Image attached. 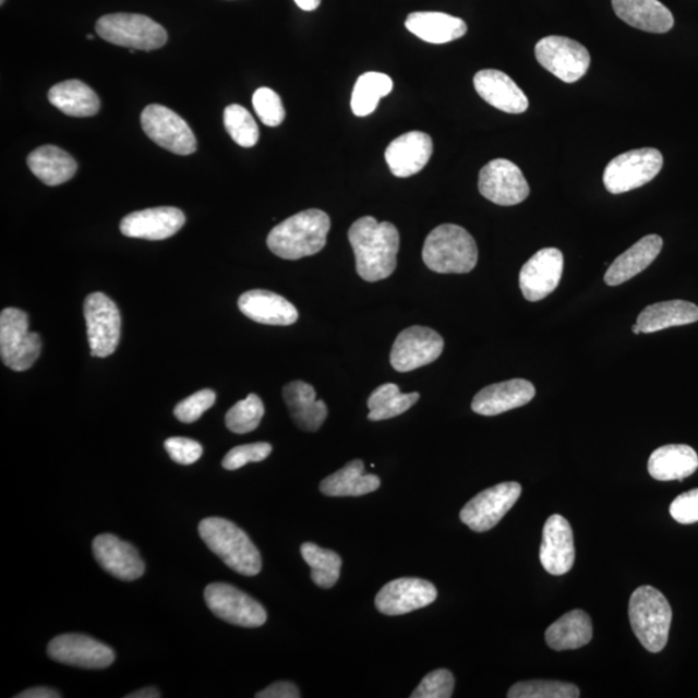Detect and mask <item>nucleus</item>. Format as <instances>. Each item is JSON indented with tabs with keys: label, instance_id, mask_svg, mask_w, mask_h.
Segmentation results:
<instances>
[{
	"label": "nucleus",
	"instance_id": "obj_1",
	"mask_svg": "<svg viewBox=\"0 0 698 698\" xmlns=\"http://www.w3.org/2000/svg\"><path fill=\"white\" fill-rule=\"evenodd\" d=\"M348 240L353 249L356 270L362 279L376 282L394 274L400 234L393 222H380L373 216H364L349 228Z\"/></svg>",
	"mask_w": 698,
	"mask_h": 698
},
{
	"label": "nucleus",
	"instance_id": "obj_2",
	"mask_svg": "<svg viewBox=\"0 0 698 698\" xmlns=\"http://www.w3.org/2000/svg\"><path fill=\"white\" fill-rule=\"evenodd\" d=\"M329 230V215L317 208L305 209L272 229L267 244L281 260L298 261L320 253Z\"/></svg>",
	"mask_w": 698,
	"mask_h": 698
},
{
	"label": "nucleus",
	"instance_id": "obj_3",
	"mask_svg": "<svg viewBox=\"0 0 698 698\" xmlns=\"http://www.w3.org/2000/svg\"><path fill=\"white\" fill-rule=\"evenodd\" d=\"M198 532L209 551L237 574L254 577L262 570L260 550L234 522L206 518L200 522Z\"/></svg>",
	"mask_w": 698,
	"mask_h": 698
},
{
	"label": "nucleus",
	"instance_id": "obj_4",
	"mask_svg": "<svg viewBox=\"0 0 698 698\" xmlns=\"http://www.w3.org/2000/svg\"><path fill=\"white\" fill-rule=\"evenodd\" d=\"M423 262L436 274H469L478 264V246L473 237L456 225L438 226L428 236Z\"/></svg>",
	"mask_w": 698,
	"mask_h": 698
},
{
	"label": "nucleus",
	"instance_id": "obj_5",
	"mask_svg": "<svg viewBox=\"0 0 698 698\" xmlns=\"http://www.w3.org/2000/svg\"><path fill=\"white\" fill-rule=\"evenodd\" d=\"M628 617L641 646L659 653L666 647L673 611L667 599L652 586H641L633 592L628 603Z\"/></svg>",
	"mask_w": 698,
	"mask_h": 698
},
{
	"label": "nucleus",
	"instance_id": "obj_6",
	"mask_svg": "<svg viewBox=\"0 0 698 698\" xmlns=\"http://www.w3.org/2000/svg\"><path fill=\"white\" fill-rule=\"evenodd\" d=\"M96 33L111 45L131 50L155 51L167 44V32L163 25L148 16L136 13H111L96 23Z\"/></svg>",
	"mask_w": 698,
	"mask_h": 698
},
{
	"label": "nucleus",
	"instance_id": "obj_7",
	"mask_svg": "<svg viewBox=\"0 0 698 698\" xmlns=\"http://www.w3.org/2000/svg\"><path fill=\"white\" fill-rule=\"evenodd\" d=\"M41 339L29 332V317L19 309H5L0 313V358L7 368L25 372L38 360Z\"/></svg>",
	"mask_w": 698,
	"mask_h": 698
},
{
	"label": "nucleus",
	"instance_id": "obj_8",
	"mask_svg": "<svg viewBox=\"0 0 698 698\" xmlns=\"http://www.w3.org/2000/svg\"><path fill=\"white\" fill-rule=\"evenodd\" d=\"M661 152L654 148L628 151L613 158L604 171V185L612 194H623L643 186L660 173Z\"/></svg>",
	"mask_w": 698,
	"mask_h": 698
},
{
	"label": "nucleus",
	"instance_id": "obj_9",
	"mask_svg": "<svg viewBox=\"0 0 698 698\" xmlns=\"http://www.w3.org/2000/svg\"><path fill=\"white\" fill-rule=\"evenodd\" d=\"M85 318L91 356L108 358L121 339V313L117 304L103 292H94L85 300Z\"/></svg>",
	"mask_w": 698,
	"mask_h": 698
},
{
	"label": "nucleus",
	"instance_id": "obj_10",
	"mask_svg": "<svg viewBox=\"0 0 698 698\" xmlns=\"http://www.w3.org/2000/svg\"><path fill=\"white\" fill-rule=\"evenodd\" d=\"M535 58L540 64L565 83H575L588 73L590 53L577 40L567 37L542 38L535 45Z\"/></svg>",
	"mask_w": 698,
	"mask_h": 698
},
{
	"label": "nucleus",
	"instance_id": "obj_11",
	"mask_svg": "<svg viewBox=\"0 0 698 698\" xmlns=\"http://www.w3.org/2000/svg\"><path fill=\"white\" fill-rule=\"evenodd\" d=\"M143 130L153 142L179 156H190L197 151V140L190 124L173 110L153 104L142 113Z\"/></svg>",
	"mask_w": 698,
	"mask_h": 698
},
{
	"label": "nucleus",
	"instance_id": "obj_12",
	"mask_svg": "<svg viewBox=\"0 0 698 698\" xmlns=\"http://www.w3.org/2000/svg\"><path fill=\"white\" fill-rule=\"evenodd\" d=\"M206 604L216 617L241 627H261L267 623V612L254 598L232 585L216 582L205 590Z\"/></svg>",
	"mask_w": 698,
	"mask_h": 698
},
{
	"label": "nucleus",
	"instance_id": "obj_13",
	"mask_svg": "<svg viewBox=\"0 0 698 698\" xmlns=\"http://www.w3.org/2000/svg\"><path fill=\"white\" fill-rule=\"evenodd\" d=\"M521 495L519 483H502L473 497L460 512V520L473 532L491 530L514 507Z\"/></svg>",
	"mask_w": 698,
	"mask_h": 698
},
{
	"label": "nucleus",
	"instance_id": "obj_14",
	"mask_svg": "<svg viewBox=\"0 0 698 698\" xmlns=\"http://www.w3.org/2000/svg\"><path fill=\"white\" fill-rule=\"evenodd\" d=\"M443 351L442 335L430 327L411 326L397 335L390 351V365L396 372H413L418 368L432 364Z\"/></svg>",
	"mask_w": 698,
	"mask_h": 698
},
{
	"label": "nucleus",
	"instance_id": "obj_15",
	"mask_svg": "<svg viewBox=\"0 0 698 698\" xmlns=\"http://www.w3.org/2000/svg\"><path fill=\"white\" fill-rule=\"evenodd\" d=\"M479 191L500 206H515L528 198L530 188L518 166L512 160L493 159L481 169Z\"/></svg>",
	"mask_w": 698,
	"mask_h": 698
},
{
	"label": "nucleus",
	"instance_id": "obj_16",
	"mask_svg": "<svg viewBox=\"0 0 698 698\" xmlns=\"http://www.w3.org/2000/svg\"><path fill=\"white\" fill-rule=\"evenodd\" d=\"M47 652L56 662L89 670L107 669L116 659L113 649L82 634H64L53 638Z\"/></svg>",
	"mask_w": 698,
	"mask_h": 698
},
{
	"label": "nucleus",
	"instance_id": "obj_17",
	"mask_svg": "<svg viewBox=\"0 0 698 698\" xmlns=\"http://www.w3.org/2000/svg\"><path fill=\"white\" fill-rule=\"evenodd\" d=\"M564 256L555 248L542 249L522 265L520 290L529 302H540L554 292L563 276Z\"/></svg>",
	"mask_w": 698,
	"mask_h": 698
},
{
	"label": "nucleus",
	"instance_id": "obj_18",
	"mask_svg": "<svg viewBox=\"0 0 698 698\" xmlns=\"http://www.w3.org/2000/svg\"><path fill=\"white\" fill-rule=\"evenodd\" d=\"M437 590L421 578H397L378 592L375 606L387 616H401L434 603Z\"/></svg>",
	"mask_w": 698,
	"mask_h": 698
},
{
	"label": "nucleus",
	"instance_id": "obj_19",
	"mask_svg": "<svg viewBox=\"0 0 698 698\" xmlns=\"http://www.w3.org/2000/svg\"><path fill=\"white\" fill-rule=\"evenodd\" d=\"M540 561L542 567L553 576H563L574 568L576 561L574 530L562 515L550 516L544 524Z\"/></svg>",
	"mask_w": 698,
	"mask_h": 698
},
{
	"label": "nucleus",
	"instance_id": "obj_20",
	"mask_svg": "<svg viewBox=\"0 0 698 698\" xmlns=\"http://www.w3.org/2000/svg\"><path fill=\"white\" fill-rule=\"evenodd\" d=\"M185 225V215L177 207L142 209L124 216L121 232L131 239L163 241L177 234Z\"/></svg>",
	"mask_w": 698,
	"mask_h": 698
},
{
	"label": "nucleus",
	"instance_id": "obj_21",
	"mask_svg": "<svg viewBox=\"0 0 698 698\" xmlns=\"http://www.w3.org/2000/svg\"><path fill=\"white\" fill-rule=\"evenodd\" d=\"M93 550L100 567L122 581H135L144 575L145 564L137 550L113 534L97 535Z\"/></svg>",
	"mask_w": 698,
	"mask_h": 698
},
{
	"label": "nucleus",
	"instance_id": "obj_22",
	"mask_svg": "<svg viewBox=\"0 0 698 698\" xmlns=\"http://www.w3.org/2000/svg\"><path fill=\"white\" fill-rule=\"evenodd\" d=\"M434 153L430 135L421 131H410L394 140L386 151L390 172L397 178H409L422 171Z\"/></svg>",
	"mask_w": 698,
	"mask_h": 698
},
{
	"label": "nucleus",
	"instance_id": "obj_23",
	"mask_svg": "<svg viewBox=\"0 0 698 698\" xmlns=\"http://www.w3.org/2000/svg\"><path fill=\"white\" fill-rule=\"evenodd\" d=\"M535 388L526 380H512L492 384L473 397L474 413L485 417L500 416L521 408L534 399Z\"/></svg>",
	"mask_w": 698,
	"mask_h": 698
},
{
	"label": "nucleus",
	"instance_id": "obj_24",
	"mask_svg": "<svg viewBox=\"0 0 698 698\" xmlns=\"http://www.w3.org/2000/svg\"><path fill=\"white\" fill-rule=\"evenodd\" d=\"M474 89L489 105L509 115H521L529 108L526 94L504 72L481 70L473 79Z\"/></svg>",
	"mask_w": 698,
	"mask_h": 698
},
{
	"label": "nucleus",
	"instance_id": "obj_25",
	"mask_svg": "<svg viewBox=\"0 0 698 698\" xmlns=\"http://www.w3.org/2000/svg\"><path fill=\"white\" fill-rule=\"evenodd\" d=\"M239 309L250 320L263 325L296 324L299 313L288 299L267 290H251L239 299Z\"/></svg>",
	"mask_w": 698,
	"mask_h": 698
},
{
	"label": "nucleus",
	"instance_id": "obj_26",
	"mask_svg": "<svg viewBox=\"0 0 698 698\" xmlns=\"http://www.w3.org/2000/svg\"><path fill=\"white\" fill-rule=\"evenodd\" d=\"M614 13L635 29L663 34L673 29L674 16L659 0H612Z\"/></svg>",
	"mask_w": 698,
	"mask_h": 698
},
{
	"label": "nucleus",
	"instance_id": "obj_27",
	"mask_svg": "<svg viewBox=\"0 0 698 698\" xmlns=\"http://www.w3.org/2000/svg\"><path fill=\"white\" fill-rule=\"evenodd\" d=\"M284 400L292 421L303 431H318L329 413L326 404L323 400H317L316 390L311 384L302 381L286 384Z\"/></svg>",
	"mask_w": 698,
	"mask_h": 698
},
{
	"label": "nucleus",
	"instance_id": "obj_28",
	"mask_svg": "<svg viewBox=\"0 0 698 698\" xmlns=\"http://www.w3.org/2000/svg\"><path fill=\"white\" fill-rule=\"evenodd\" d=\"M663 241L658 234H649L633 244L614 261L604 276L609 286L623 285L651 265L661 253Z\"/></svg>",
	"mask_w": 698,
	"mask_h": 698
},
{
	"label": "nucleus",
	"instance_id": "obj_29",
	"mask_svg": "<svg viewBox=\"0 0 698 698\" xmlns=\"http://www.w3.org/2000/svg\"><path fill=\"white\" fill-rule=\"evenodd\" d=\"M697 469L696 450L684 444L661 446L651 454L648 460L649 474L660 481H682L693 477Z\"/></svg>",
	"mask_w": 698,
	"mask_h": 698
},
{
	"label": "nucleus",
	"instance_id": "obj_30",
	"mask_svg": "<svg viewBox=\"0 0 698 698\" xmlns=\"http://www.w3.org/2000/svg\"><path fill=\"white\" fill-rule=\"evenodd\" d=\"M405 26L419 39L432 45H445L462 38L467 33V25L462 19L454 17L443 12L410 13Z\"/></svg>",
	"mask_w": 698,
	"mask_h": 698
},
{
	"label": "nucleus",
	"instance_id": "obj_31",
	"mask_svg": "<svg viewBox=\"0 0 698 698\" xmlns=\"http://www.w3.org/2000/svg\"><path fill=\"white\" fill-rule=\"evenodd\" d=\"M380 486V478L365 473L364 462L354 459L344 469L321 481L320 491L327 497H360L378 491Z\"/></svg>",
	"mask_w": 698,
	"mask_h": 698
},
{
	"label": "nucleus",
	"instance_id": "obj_32",
	"mask_svg": "<svg viewBox=\"0 0 698 698\" xmlns=\"http://www.w3.org/2000/svg\"><path fill=\"white\" fill-rule=\"evenodd\" d=\"M27 166L41 183L50 186L67 183L79 170L75 159L53 145L33 151L27 157Z\"/></svg>",
	"mask_w": 698,
	"mask_h": 698
},
{
	"label": "nucleus",
	"instance_id": "obj_33",
	"mask_svg": "<svg viewBox=\"0 0 698 698\" xmlns=\"http://www.w3.org/2000/svg\"><path fill=\"white\" fill-rule=\"evenodd\" d=\"M698 306L686 300H669V302L648 305L638 316L637 324L645 334L697 323Z\"/></svg>",
	"mask_w": 698,
	"mask_h": 698
},
{
	"label": "nucleus",
	"instance_id": "obj_34",
	"mask_svg": "<svg viewBox=\"0 0 698 698\" xmlns=\"http://www.w3.org/2000/svg\"><path fill=\"white\" fill-rule=\"evenodd\" d=\"M48 100L69 117H93L100 110L99 96L79 80L61 82L53 86L48 93Z\"/></svg>",
	"mask_w": 698,
	"mask_h": 698
},
{
	"label": "nucleus",
	"instance_id": "obj_35",
	"mask_svg": "<svg viewBox=\"0 0 698 698\" xmlns=\"http://www.w3.org/2000/svg\"><path fill=\"white\" fill-rule=\"evenodd\" d=\"M547 646L554 651H571L586 645L592 639V624L589 614L575 610L565 613L564 616L551 625L546 635Z\"/></svg>",
	"mask_w": 698,
	"mask_h": 698
},
{
	"label": "nucleus",
	"instance_id": "obj_36",
	"mask_svg": "<svg viewBox=\"0 0 698 698\" xmlns=\"http://www.w3.org/2000/svg\"><path fill=\"white\" fill-rule=\"evenodd\" d=\"M419 400V394H401L400 387L394 383L383 384L376 388L368 400L370 421L380 422L399 417Z\"/></svg>",
	"mask_w": 698,
	"mask_h": 698
},
{
	"label": "nucleus",
	"instance_id": "obj_37",
	"mask_svg": "<svg viewBox=\"0 0 698 698\" xmlns=\"http://www.w3.org/2000/svg\"><path fill=\"white\" fill-rule=\"evenodd\" d=\"M394 82L387 74H362L353 87L351 108L354 116L366 117L378 107L382 97L393 93Z\"/></svg>",
	"mask_w": 698,
	"mask_h": 698
},
{
	"label": "nucleus",
	"instance_id": "obj_38",
	"mask_svg": "<svg viewBox=\"0 0 698 698\" xmlns=\"http://www.w3.org/2000/svg\"><path fill=\"white\" fill-rule=\"evenodd\" d=\"M304 562L311 567V578L321 589H332L338 582L341 558L332 550L306 542L300 547Z\"/></svg>",
	"mask_w": 698,
	"mask_h": 698
},
{
	"label": "nucleus",
	"instance_id": "obj_39",
	"mask_svg": "<svg viewBox=\"0 0 698 698\" xmlns=\"http://www.w3.org/2000/svg\"><path fill=\"white\" fill-rule=\"evenodd\" d=\"M264 413V404L261 397L250 394L246 399L237 402L234 407L229 409L226 424L233 434H249L260 428Z\"/></svg>",
	"mask_w": 698,
	"mask_h": 698
},
{
	"label": "nucleus",
	"instance_id": "obj_40",
	"mask_svg": "<svg viewBox=\"0 0 698 698\" xmlns=\"http://www.w3.org/2000/svg\"><path fill=\"white\" fill-rule=\"evenodd\" d=\"M225 125L230 137L242 148H253L260 140V129L248 109L229 105L225 110Z\"/></svg>",
	"mask_w": 698,
	"mask_h": 698
},
{
	"label": "nucleus",
	"instance_id": "obj_41",
	"mask_svg": "<svg viewBox=\"0 0 698 698\" xmlns=\"http://www.w3.org/2000/svg\"><path fill=\"white\" fill-rule=\"evenodd\" d=\"M508 698H577L575 684L558 681H527L509 688Z\"/></svg>",
	"mask_w": 698,
	"mask_h": 698
},
{
	"label": "nucleus",
	"instance_id": "obj_42",
	"mask_svg": "<svg viewBox=\"0 0 698 698\" xmlns=\"http://www.w3.org/2000/svg\"><path fill=\"white\" fill-rule=\"evenodd\" d=\"M255 113L268 128H277L286 117L281 97L268 87L257 88L253 96Z\"/></svg>",
	"mask_w": 698,
	"mask_h": 698
},
{
	"label": "nucleus",
	"instance_id": "obj_43",
	"mask_svg": "<svg viewBox=\"0 0 698 698\" xmlns=\"http://www.w3.org/2000/svg\"><path fill=\"white\" fill-rule=\"evenodd\" d=\"M454 693V676L446 669H438L424 676L411 698H450Z\"/></svg>",
	"mask_w": 698,
	"mask_h": 698
},
{
	"label": "nucleus",
	"instance_id": "obj_44",
	"mask_svg": "<svg viewBox=\"0 0 698 698\" xmlns=\"http://www.w3.org/2000/svg\"><path fill=\"white\" fill-rule=\"evenodd\" d=\"M216 395L213 389H201L186 397L173 409V414L183 423H194L204 416L205 411L214 407Z\"/></svg>",
	"mask_w": 698,
	"mask_h": 698
},
{
	"label": "nucleus",
	"instance_id": "obj_45",
	"mask_svg": "<svg viewBox=\"0 0 698 698\" xmlns=\"http://www.w3.org/2000/svg\"><path fill=\"white\" fill-rule=\"evenodd\" d=\"M272 453V445L268 443H255L236 446L230 450L225 459H222V467L228 471H234L241 469L251 462H262L267 459Z\"/></svg>",
	"mask_w": 698,
	"mask_h": 698
},
{
	"label": "nucleus",
	"instance_id": "obj_46",
	"mask_svg": "<svg viewBox=\"0 0 698 698\" xmlns=\"http://www.w3.org/2000/svg\"><path fill=\"white\" fill-rule=\"evenodd\" d=\"M165 449L169 453L173 462L183 466H190L197 462L202 457V454H204V448H202L200 443L186 437L167 438L165 442Z\"/></svg>",
	"mask_w": 698,
	"mask_h": 698
},
{
	"label": "nucleus",
	"instance_id": "obj_47",
	"mask_svg": "<svg viewBox=\"0 0 698 698\" xmlns=\"http://www.w3.org/2000/svg\"><path fill=\"white\" fill-rule=\"evenodd\" d=\"M670 515L683 526L698 522V489L678 495L670 505Z\"/></svg>",
	"mask_w": 698,
	"mask_h": 698
},
{
	"label": "nucleus",
	"instance_id": "obj_48",
	"mask_svg": "<svg viewBox=\"0 0 698 698\" xmlns=\"http://www.w3.org/2000/svg\"><path fill=\"white\" fill-rule=\"evenodd\" d=\"M299 689L290 682H277L256 694V698H299Z\"/></svg>",
	"mask_w": 698,
	"mask_h": 698
},
{
	"label": "nucleus",
	"instance_id": "obj_49",
	"mask_svg": "<svg viewBox=\"0 0 698 698\" xmlns=\"http://www.w3.org/2000/svg\"><path fill=\"white\" fill-rule=\"evenodd\" d=\"M61 695L58 690L47 687H37L24 690L23 694L17 695V698H60Z\"/></svg>",
	"mask_w": 698,
	"mask_h": 698
},
{
	"label": "nucleus",
	"instance_id": "obj_50",
	"mask_svg": "<svg viewBox=\"0 0 698 698\" xmlns=\"http://www.w3.org/2000/svg\"><path fill=\"white\" fill-rule=\"evenodd\" d=\"M160 693L157 688L155 687H146L140 690H136V693L131 694L125 696V698H159Z\"/></svg>",
	"mask_w": 698,
	"mask_h": 698
},
{
	"label": "nucleus",
	"instance_id": "obj_51",
	"mask_svg": "<svg viewBox=\"0 0 698 698\" xmlns=\"http://www.w3.org/2000/svg\"><path fill=\"white\" fill-rule=\"evenodd\" d=\"M294 2L299 9L309 12L317 10L321 4V0H294Z\"/></svg>",
	"mask_w": 698,
	"mask_h": 698
},
{
	"label": "nucleus",
	"instance_id": "obj_52",
	"mask_svg": "<svg viewBox=\"0 0 698 698\" xmlns=\"http://www.w3.org/2000/svg\"><path fill=\"white\" fill-rule=\"evenodd\" d=\"M631 330H633V333H634V334H640V333H641V332H640V327H639V325H638V324H635V325L633 326V329H631Z\"/></svg>",
	"mask_w": 698,
	"mask_h": 698
},
{
	"label": "nucleus",
	"instance_id": "obj_53",
	"mask_svg": "<svg viewBox=\"0 0 698 698\" xmlns=\"http://www.w3.org/2000/svg\"><path fill=\"white\" fill-rule=\"evenodd\" d=\"M0 3H2V4H3V3H4V0H0Z\"/></svg>",
	"mask_w": 698,
	"mask_h": 698
}]
</instances>
